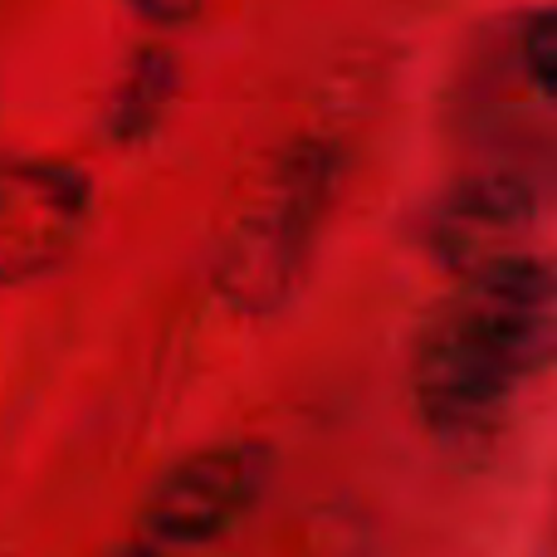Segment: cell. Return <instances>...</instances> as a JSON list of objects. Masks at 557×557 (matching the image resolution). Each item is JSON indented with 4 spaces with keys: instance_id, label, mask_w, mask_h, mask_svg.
Wrapping results in <instances>:
<instances>
[{
    "instance_id": "obj_1",
    "label": "cell",
    "mask_w": 557,
    "mask_h": 557,
    "mask_svg": "<svg viewBox=\"0 0 557 557\" xmlns=\"http://www.w3.org/2000/svg\"><path fill=\"white\" fill-rule=\"evenodd\" d=\"M553 327V270L539 255L455 274L411 337L406 386L421 425L435 441L494 435L519 392L548 367Z\"/></svg>"
},
{
    "instance_id": "obj_2",
    "label": "cell",
    "mask_w": 557,
    "mask_h": 557,
    "mask_svg": "<svg viewBox=\"0 0 557 557\" xmlns=\"http://www.w3.org/2000/svg\"><path fill=\"white\" fill-rule=\"evenodd\" d=\"M343 152L327 137H288L235 182L211 235V288L231 313L270 318L304 288L333 206Z\"/></svg>"
},
{
    "instance_id": "obj_3",
    "label": "cell",
    "mask_w": 557,
    "mask_h": 557,
    "mask_svg": "<svg viewBox=\"0 0 557 557\" xmlns=\"http://www.w3.org/2000/svg\"><path fill=\"white\" fill-rule=\"evenodd\" d=\"M274 450L264 441H225L176 460L143 504V539L166 553L206 548L240 529L264 499Z\"/></svg>"
},
{
    "instance_id": "obj_4",
    "label": "cell",
    "mask_w": 557,
    "mask_h": 557,
    "mask_svg": "<svg viewBox=\"0 0 557 557\" xmlns=\"http://www.w3.org/2000/svg\"><path fill=\"white\" fill-rule=\"evenodd\" d=\"M543 211V186L519 162H484L474 172L455 176L431 201L421 225V240L431 260L450 274L480 270V264L523 255Z\"/></svg>"
},
{
    "instance_id": "obj_5",
    "label": "cell",
    "mask_w": 557,
    "mask_h": 557,
    "mask_svg": "<svg viewBox=\"0 0 557 557\" xmlns=\"http://www.w3.org/2000/svg\"><path fill=\"white\" fill-rule=\"evenodd\" d=\"M94 225V182L59 157H0V284L49 274Z\"/></svg>"
},
{
    "instance_id": "obj_6",
    "label": "cell",
    "mask_w": 557,
    "mask_h": 557,
    "mask_svg": "<svg viewBox=\"0 0 557 557\" xmlns=\"http://www.w3.org/2000/svg\"><path fill=\"white\" fill-rule=\"evenodd\" d=\"M176 84H182V69H176L172 49H162V45L133 49L127 64L117 69V78L108 84L103 137L113 147H143L162 127L166 108L176 98Z\"/></svg>"
},
{
    "instance_id": "obj_7",
    "label": "cell",
    "mask_w": 557,
    "mask_h": 557,
    "mask_svg": "<svg viewBox=\"0 0 557 557\" xmlns=\"http://www.w3.org/2000/svg\"><path fill=\"white\" fill-rule=\"evenodd\" d=\"M513 69H519V78L529 84V94L548 103L553 84H557V20L548 5L529 10V15L513 25Z\"/></svg>"
},
{
    "instance_id": "obj_8",
    "label": "cell",
    "mask_w": 557,
    "mask_h": 557,
    "mask_svg": "<svg viewBox=\"0 0 557 557\" xmlns=\"http://www.w3.org/2000/svg\"><path fill=\"white\" fill-rule=\"evenodd\" d=\"M123 5L133 10L137 20H147V25L176 29V25H191V20L206 10V0H123Z\"/></svg>"
},
{
    "instance_id": "obj_9",
    "label": "cell",
    "mask_w": 557,
    "mask_h": 557,
    "mask_svg": "<svg viewBox=\"0 0 557 557\" xmlns=\"http://www.w3.org/2000/svg\"><path fill=\"white\" fill-rule=\"evenodd\" d=\"M103 557H176V553H166V548H157V543H117V548H108Z\"/></svg>"
}]
</instances>
